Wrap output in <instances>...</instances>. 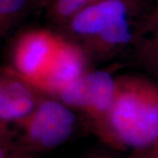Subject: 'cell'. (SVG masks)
Masks as SVG:
<instances>
[{
  "instance_id": "cell-1",
  "label": "cell",
  "mask_w": 158,
  "mask_h": 158,
  "mask_svg": "<svg viewBox=\"0 0 158 158\" xmlns=\"http://www.w3.org/2000/svg\"><path fill=\"white\" fill-rule=\"evenodd\" d=\"M92 131L114 149L150 150L158 141L157 83L133 75L116 77L111 108Z\"/></svg>"
},
{
  "instance_id": "cell-2",
  "label": "cell",
  "mask_w": 158,
  "mask_h": 158,
  "mask_svg": "<svg viewBox=\"0 0 158 158\" xmlns=\"http://www.w3.org/2000/svg\"><path fill=\"white\" fill-rule=\"evenodd\" d=\"M75 127L73 110L56 98L44 94L33 112L13 127V143L29 156L50 151L68 141Z\"/></svg>"
},
{
  "instance_id": "cell-3",
  "label": "cell",
  "mask_w": 158,
  "mask_h": 158,
  "mask_svg": "<svg viewBox=\"0 0 158 158\" xmlns=\"http://www.w3.org/2000/svg\"><path fill=\"white\" fill-rule=\"evenodd\" d=\"M138 1L100 0L77 12L64 27L85 49L132 20L138 11Z\"/></svg>"
},
{
  "instance_id": "cell-4",
  "label": "cell",
  "mask_w": 158,
  "mask_h": 158,
  "mask_svg": "<svg viewBox=\"0 0 158 158\" xmlns=\"http://www.w3.org/2000/svg\"><path fill=\"white\" fill-rule=\"evenodd\" d=\"M115 90L116 77L105 70L89 69L55 98L83 113L92 127L107 114Z\"/></svg>"
},
{
  "instance_id": "cell-5",
  "label": "cell",
  "mask_w": 158,
  "mask_h": 158,
  "mask_svg": "<svg viewBox=\"0 0 158 158\" xmlns=\"http://www.w3.org/2000/svg\"><path fill=\"white\" fill-rule=\"evenodd\" d=\"M43 95L12 68L0 69V141L15 147L13 127L33 112Z\"/></svg>"
},
{
  "instance_id": "cell-6",
  "label": "cell",
  "mask_w": 158,
  "mask_h": 158,
  "mask_svg": "<svg viewBox=\"0 0 158 158\" xmlns=\"http://www.w3.org/2000/svg\"><path fill=\"white\" fill-rule=\"evenodd\" d=\"M61 38L47 29H31L22 33L12 48L11 68L34 85L48 67Z\"/></svg>"
},
{
  "instance_id": "cell-7",
  "label": "cell",
  "mask_w": 158,
  "mask_h": 158,
  "mask_svg": "<svg viewBox=\"0 0 158 158\" xmlns=\"http://www.w3.org/2000/svg\"><path fill=\"white\" fill-rule=\"evenodd\" d=\"M89 60L82 46L62 36L48 67L34 86L45 95L56 97L90 69Z\"/></svg>"
},
{
  "instance_id": "cell-8",
  "label": "cell",
  "mask_w": 158,
  "mask_h": 158,
  "mask_svg": "<svg viewBox=\"0 0 158 158\" xmlns=\"http://www.w3.org/2000/svg\"><path fill=\"white\" fill-rule=\"evenodd\" d=\"M144 32L135 42V58L141 68L158 81V0Z\"/></svg>"
},
{
  "instance_id": "cell-9",
  "label": "cell",
  "mask_w": 158,
  "mask_h": 158,
  "mask_svg": "<svg viewBox=\"0 0 158 158\" xmlns=\"http://www.w3.org/2000/svg\"><path fill=\"white\" fill-rule=\"evenodd\" d=\"M43 0H0V35L15 26Z\"/></svg>"
},
{
  "instance_id": "cell-10",
  "label": "cell",
  "mask_w": 158,
  "mask_h": 158,
  "mask_svg": "<svg viewBox=\"0 0 158 158\" xmlns=\"http://www.w3.org/2000/svg\"><path fill=\"white\" fill-rule=\"evenodd\" d=\"M100 0H53L48 8L51 20L65 26L77 12Z\"/></svg>"
},
{
  "instance_id": "cell-11",
  "label": "cell",
  "mask_w": 158,
  "mask_h": 158,
  "mask_svg": "<svg viewBox=\"0 0 158 158\" xmlns=\"http://www.w3.org/2000/svg\"><path fill=\"white\" fill-rule=\"evenodd\" d=\"M21 154L25 153L21 152L11 144L0 141V158H15Z\"/></svg>"
},
{
  "instance_id": "cell-12",
  "label": "cell",
  "mask_w": 158,
  "mask_h": 158,
  "mask_svg": "<svg viewBox=\"0 0 158 158\" xmlns=\"http://www.w3.org/2000/svg\"><path fill=\"white\" fill-rule=\"evenodd\" d=\"M128 158H152L150 150L146 151H136L133 156H131Z\"/></svg>"
},
{
  "instance_id": "cell-13",
  "label": "cell",
  "mask_w": 158,
  "mask_h": 158,
  "mask_svg": "<svg viewBox=\"0 0 158 158\" xmlns=\"http://www.w3.org/2000/svg\"><path fill=\"white\" fill-rule=\"evenodd\" d=\"M86 158H111L110 156H108L107 155L103 154V153H93L90 155L89 156H87Z\"/></svg>"
},
{
  "instance_id": "cell-14",
  "label": "cell",
  "mask_w": 158,
  "mask_h": 158,
  "mask_svg": "<svg viewBox=\"0 0 158 158\" xmlns=\"http://www.w3.org/2000/svg\"><path fill=\"white\" fill-rule=\"evenodd\" d=\"M150 152H151L152 158H158V141L155 144V146L150 149Z\"/></svg>"
},
{
  "instance_id": "cell-15",
  "label": "cell",
  "mask_w": 158,
  "mask_h": 158,
  "mask_svg": "<svg viewBox=\"0 0 158 158\" xmlns=\"http://www.w3.org/2000/svg\"><path fill=\"white\" fill-rule=\"evenodd\" d=\"M15 158H32V156H29V155H27V154H21V155L18 156Z\"/></svg>"
}]
</instances>
